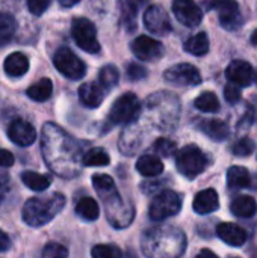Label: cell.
<instances>
[{"label": "cell", "instance_id": "d590c367", "mask_svg": "<svg viewBox=\"0 0 257 258\" xmlns=\"http://www.w3.org/2000/svg\"><path fill=\"white\" fill-rule=\"evenodd\" d=\"M91 255L94 258H120L123 257V252L114 245H97L92 248Z\"/></svg>", "mask_w": 257, "mask_h": 258}, {"label": "cell", "instance_id": "2e32d148", "mask_svg": "<svg viewBox=\"0 0 257 258\" xmlns=\"http://www.w3.org/2000/svg\"><path fill=\"white\" fill-rule=\"evenodd\" d=\"M9 139L18 147H29L36 141V130L26 119H14L8 127Z\"/></svg>", "mask_w": 257, "mask_h": 258}, {"label": "cell", "instance_id": "5bb4252c", "mask_svg": "<svg viewBox=\"0 0 257 258\" xmlns=\"http://www.w3.org/2000/svg\"><path fill=\"white\" fill-rule=\"evenodd\" d=\"M130 48H132L133 54L139 60H144V62L158 60L164 56V51H165L161 41H156L147 35H141L135 41H132Z\"/></svg>", "mask_w": 257, "mask_h": 258}, {"label": "cell", "instance_id": "f35d334b", "mask_svg": "<svg viewBox=\"0 0 257 258\" xmlns=\"http://www.w3.org/2000/svg\"><path fill=\"white\" fill-rule=\"evenodd\" d=\"M50 3L52 0H27V9L30 11V14L39 17L47 11Z\"/></svg>", "mask_w": 257, "mask_h": 258}, {"label": "cell", "instance_id": "4316f807", "mask_svg": "<svg viewBox=\"0 0 257 258\" xmlns=\"http://www.w3.org/2000/svg\"><path fill=\"white\" fill-rule=\"evenodd\" d=\"M209 47H211L209 45V38H208V35L204 32H200L197 35L191 36L183 45L185 51H188V53H191L194 56H204L209 51Z\"/></svg>", "mask_w": 257, "mask_h": 258}, {"label": "cell", "instance_id": "9a60e30c", "mask_svg": "<svg viewBox=\"0 0 257 258\" xmlns=\"http://www.w3.org/2000/svg\"><path fill=\"white\" fill-rule=\"evenodd\" d=\"M173 12L186 27H197L203 20V12L194 0H174Z\"/></svg>", "mask_w": 257, "mask_h": 258}, {"label": "cell", "instance_id": "7a4b0ae2", "mask_svg": "<svg viewBox=\"0 0 257 258\" xmlns=\"http://www.w3.org/2000/svg\"><path fill=\"white\" fill-rule=\"evenodd\" d=\"M92 186L105 206L109 224L118 230L127 228L135 218V207L123 200L114 180L106 174H95L92 177Z\"/></svg>", "mask_w": 257, "mask_h": 258}, {"label": "cell", "instance_id": "5b68a950", "mask_svg": "<svg viewBox=\"0 0 257 258\" xmlns=\"http://www.w3.org/2000/svg\"><path fill=\"white\" fill-rule=\"evenodd\" d=\"M65 207V197L62 194H52L44 198H30L23 206V221L33 228L42 227L55 219Z\"/></svg>", "mask_w": 257, "mask_h": 258}, {"label": "cell", "instance_id": "484cf974", "mask_svg": "<svg viewBox=\"0 0 257 258\" xmlns=\"http://www.w3.org/2000/svg\"><path fill=\"white\" fill-rule=\"evenodd\" d=\"M76 213H77L79 218L92 222V221H97L98 219L100 209H98V204H97V201L94 198L85 197V198H82L76 204Z\"/></svg>", "mask_w": 257, "mask_h": 258}, {"label": "cell", "instance_id": "836d02e7", "mask_svg": "<svg viewBox=\"0 0 257 258\" xmlns=\"http://www.w3.org/2000/svg\"><path fill=\"white\" fill-rule=\"evenodd\" d=\"M120 80V71L115 65H105L98 73V83L105 88H114Z\"/></svg>", "mask_w": 257, "mask_h": 258}, {"label": "cell", "instance_id": "52a82bcc", "mask_svg": "<svg viewBox=\"0 0 257 258\" xmlns=\"http://www.w3.org/2000/svg\"><path fill=\"white\" fill-rule=\"evenodd\" d=\"M182 209V197L174 190H162L150 204V219L155 222L165 221L171 216H176Z\"/></svg>", "mask_w": 257, "mask_h": 258}, {"label": "cell", "instance_id": "7dc6e473", "mask_svg": "<svg viewBox=\"0 0 257 258\" xmlns=\"http://www.w3.org/2000/svg\"><path fill=\"white\" fill-rule=\"evenodd\" d=\"M64 8H71V6H74V5H77L80 0H58Z\"/></svg>", "mask_w": 257, "mask_h": 258}, {"label": "cell", "instance_id": "74e56055", "mask_svg": "<svg viewBox=\"0 0 257 258\" xmlns=\"http://www.w3.org/2000/svg\"><path fill=\"white\" fill-rule=\"evenodd\" d=\"M67 255H68L67 248L59 245V243H55V242L48 243L42 251V257L44 258H64Z\"/></svg>", "mask_w": 257, "mask_h": 258}, {"label": "cell", "instance_id": "f1b7e54d", "mask_svg": "<svg viewBox=\"0 0 257 258\" xmlns=\"http://www.w3.org/2000/svg\"><path fill=\"white\" fill-rule=\"evenodd\" d=\"M21 181H23L30 190L42 192V190H45V189L50 186L52 178L47 177V175L33 172V171H24V172L21 174Z\"/></svg>", "mask_w": 257, "mask_h": 258}, {"label": "cell", "instance_id": "603a6c76", "mask_svg": "<svg viewBox=\"0 0 257 258\" xmlns=\"http://www.w3.org/2000/svg\"><path fill=\"white\" fill-rule=\"evenodd\" d=\"M230 210L235 216L238 218H244L248 219L251 216H254L257 212V203L254 198L247 197V195H241L233 198L232 204H230Z\"/></svg>", "mask_w": 257, "mask_h": 258}, {"label": "cell", "instance_id": "f6af8a7d", "mask_svg": "<svg viewBox=\"0 0 257 258\" xmlns=\"http://www.w3.org/2000/svg\"><path fill=\"white\" fill-rule=\"evenodd\" d=\"M161 187V183H142L141 184V189L144 194H151V190H156Z\"/></svg>", "mask_w": 257, "mask_h": 258}, {"label": "cell", "instance_id": "d6a6232c", "mask_svg": "<svg viewBox=\"0 0 257 258\" xmlns=\"http://www.w3.org/2000/svg\"><path fill=\"white\" fill-rule=\"evenodd\" d=\"M194 106L198 110L208 112V113H214L220 110V101L214 92H203L201 95H198L194 101Z\"/></svg>", "mask_w": 257, "mask_h": 258}, {"label": "cell", "instance_id": "e0dca14e", "mask_svg": "<svg viewBox=\"0 0 257 258\" xmlns=\"http://www.w3.org/2000/svg\"><path fill=\"white\" fill-rule=\"evenodd\" d=\"M226 76L232 83H235L241 88L250 86L251 83H254V70L245 60H233L227 67Z\"/></svg>", "mask_w": 257, "mask_h": 258}, {"label": "cell", "instance_id": "ac0fdd59", "mask_svg": "<svg viewBox=\"0 0 257 258\" xmlns=\"http://www.w3.org/2000/svg\"><path fill=\"white\" fill-rule=\"evenodd\" d=\"M105 95H106L105 88L97 82H88L79 88V98L82 104L88 109H97L103 103Z\"/></svg>", "mask_w": 257, "mask_h": 258}, {"label": "cell", "instance_id": "30bf717a", "mask_svg": "<svg viewBox=\"0 0 257 258\" xmlns=\"http://www.w3.org/2000/svg\"><path fill=\"white\" fill-rule=\"evenodd\" d=\"M53 63L61 74L71 80H79L86 73V65L83 63V60L79 59L68 47H61L55 53Z\"/></svg>", "mask_w": 257, "mask_h": 258}, {"label": "cell", "instance_id": "44dd1931", "mask_svg": "<svg viewBox=\"0 0 257 258\" xmlns=\"http://www.w3.org/2000/svg\"><path fill=\"white\" fill-rule=\"evenodd\" d=\"M3 68H5V73L9 76V77H21L27 73L29 70V59L20 53V51H15L12 54H9L5 62H3Z\"/></svg>", "mask_w": 257, "mask_h": 258}, {"label": "cell", "instance_id": "4dcf8cb0", "mask_svg": "<svg viewBox=\"0 0 257 258\" xmlns=\"http://www.w3.org/2000/svg\"><path fill=\"white\" fill-rule=\"evenodd\" d=\"M15 30H17L15 18L11 14L0 12V45L8 44L15 35Z\"/></svg>", "mask_w": 257, "mask_h": 258}, {"label": "cell", "instance_id": "3957f363", "mask_svg": "<svg viewBox=\"0 0 257 258\" xmlns=\"http://www.w3.org/2000/svg\"><path fill=\"white\" fill-rule=\"evenodd\" d=\"M186 248L183 231L170 225H159L147 230L141 239V251L151 258L180 257Z\"/></svg>", "mask_w": 257, "mask_h": 258}, {"label": "cell", "instance_id": "60d3db41", "mask_svg": "<svg viewBox=\"0 0 257 258\" xmlns=\"http://www.w3.org/2000/svg\"><path fill=\"white\" fill-rule=\"evenodd\" d=\"M147 70L142 67V65H138V63H130L127 67V76L130 80H142L144 77H147Z\"/></svg>", "mask_w": 257, "mask_h": 258}, {"label": "cell", "instance_id": "bcb514c9", "mask_svg": "<svg viewBox=\"0 0 257 258\" xmlns=\"http://www.w3.org/2000/svg\"><path fill=\"white\" fill-rule=\"evenodd\" d=\"M8 180H9L8 172L3 169V166H0V187H2L3 184H6V183H8Z\"/></svg>", "mask_w": 257, "mask_h": 258}, {"label": "cell", "instance_id": "cb8c5ba5", "mask_svg": "<svg viewBox=\"0 0 257 258\" xmlns=\"http://www.w3.org/2000/svg\"><path fill=\"white\" fill-rule=\"evenodd\" d=\"M136 171L144 177H158L164 172V163L156 156H142L136 162Z\"/></svg>", "mask_w": 257, "mask_h": 258}, {"label": "cell", "instance_id": "7bdbcfd3", "mask_svg": "<svg viewBox=\"0 0 257 258\" xmlns=\"http://www.w3.org/2000/svg\"><path fill=\"white\" fill-rule=\"evenodd\" d=\"M253 118H254V112H253V109H248V110L245 112V115L242 116V119L239 121V127H241L242 130L248 128V127L251 125V122H253Z\"/></svg>", "mask_w": 257, "mask_h": 258}, {"label": "cell", "instance_id": "8fae6325", "mask_svg": "<svg viewBox=\"0 0 257 258\" xmlns=\"http://www.w3.org/2000/svg\"><path fill=\"white\" fill-rule=\"evenodd\" d=\"M208 9H215L220 23L227 30H235L241 26V11L236 0H208Z\"/></svg>", "mask_w": 257, "mask_h": 258}, {"label": "cell", "instance_id": "ffe728a7", "mask_svg": "<svg viewBox=\"0 0 257 258\" xmlns=\"http://www.w3.org/2000/svg\"><path fill=\"white\" fill-rule=\"evenodd\" d=\"M217 234L224 243L233 248H239L247 242V233L235 224H220L217 227Z\"/></svg>", "mask_w": 257, "mask_h": 258}, {"label": "cell", "instance_id": "4fadbf2b", "mask_svg": "<svg viewBox=\"0 0 257 258\" xmlns=\"http://www.w3.org/2000/svg\"><path fill=\"white\" fill-rule=\"evenodd\" d=\"M144 26L155 35L165 36L173 30L167 11L159 5H151L144 12Z\"/></svg>", "mask_w": 257, "mask_h": 258}, {"label": "cell", "instance_id": "1f68e13d", "mask_svg": "<svg viewBox=\"0 0 257 258\" xmlns=\"http://www.w3.org/2000/svg\"><path fill=\"white\" fill-rule=\"evenodd\" d=\"M83 166H108L111 163L109 154L101 148H91L82 157Z\"/></svg>", "mask_w": 257, "mask_h": 258}, {"label": "cell", "instance_id": "d6986e66", "mask_svg": "<svg viewBox=\"0 0 257 258\" xmlns=\"http://www.w3.org/2000/svg\"><path fill=\"white\" fill-rule=\"evenodd\" d=\"M218 207H220V200H218L217 190L214 189H204L198 192L192 203V209L197 215L214 213L215 210H218Z\"/></svg>", "mask_w": 257, "mask_h": 258}, {"label": "cell", "instance_id": "6da1fadb", "mask_svg": "<svg viewBox=\"0 0 257 258\" xmlns=\"http://www.w3.org/2000/svg\"><path fill=\"white\" fill-rule=\"evenodd\" d=\"M41 153L50 171L62 178L77 177L82 171L80 144L53 122H45L41 130Z\"/></svg>", "mask_w": 257, "mask_h": 258}, {"label": "cell", "instance_id": "277c9868", "mask_svg": "<svg viewBox=\"0 0 257 258\" xmlns=\"http://www.w3.org/2000/svg\"><path fill=\"white\" fill-rule=\"evenodd\" d=\"M142 121H151L153 127L162 132L174 128L179 118V100L168 92H156L145 100L144 110L138 115Z\"/></svg>", "mask_w": 257, "mask_h": 258}, {"label": "cell", "instance_id": "7402d4cb", "mask_svg": "<svg viewBox=\"0 0 257 258\" xmlns=\"http://www.w3.org/2000/svg\"><path fill=\"white\" fill-rule=\"evenodd\" d=\"M200 130L206 136H209L212 141H217V142L226 141L230 135L229 125L221 119H204L200 122Z\"/></svg>", "mask_w": 257, "mask_h": 258}, {"label": "cell", "instance_id": "b9f144b4", "mask_svg": "<svg viewBox=\"0 0 257 258\" xmlns=\"http://www.w3.org/2000/svg\"><path fill=\"white\" fill-rule=\"evenodd\" d=\"M14 162H15L14 154H12V153H9L8 150L0 148V166H3V168H9V166H12V165H14Z\"/></svg>", "mask_w": 257, "mask_h": 258}, {"label": "cell", "instance_id": "d4e9b609", "mask_svg": "<svg viewBox=\"0 0 257 258\" xmlns=\"http://www.w3.org/2000/svg\"><path fill=\"white\" fill-rule=\"evenodd\" d=\"M251 178H250V172L247 168L244 166H232L227 171V184L230 190H239V189H245L250 187Z\"/></svg>", "mask_w": 257, "mask_h": 258}, {"label": "cell", "instance_id": "ba28073f", "mask_svg": "<svg viewBox=\"0 0 257 258\" xmlns=\"http://www.w3.org/2000/svg\"><path fill=\"white\" fill-rule=\"evenodd\" d=\"M71 33L76 44L86 53L95 54L101 50L100 42L97 39V29L91 20L85 17H77L71 23Z\"/></svg>", "mask_w": 257, "mask_h": 258}, {"label": "cell", "instance_id": "8992f818", "mask_svg": "<svg viewBox=\"0 0 257 258\" xmlns=\"http://www.w3.org/2000/svg\"><path fill=\"white\" fill-rule=\"evenodd\" d=\"M208 163L206 154L197 145H186L176 156L177 171L189 180L198 177L208 168Z\"/></svg>", "mask_w": 257, "mask_h": 258}, {"label": "cell", "instance_id": "ab89813d", "mask_svg": "<svg viewBox=\"0 0 257 258\" xmlns=\"http://www.w3.org/2000/svg\"><path fill=\"white\" fill-rule=\"evenodd\" d=\"M241 95H242L241 86H238V85H235V83H232V82L224 88V97H226V100H227L230 104H235L236 101H239V100H241Z\"/></svg>", "mask_w": 257, "mask_h": 258}, {"label": "cell", "instance_id": "83f0119b", "mask_svg": "<svg viewBox=\"0 0 257 258\" xmlns=\"http://www.w3.org/2000/svg\"><path fill=\"white\" fill-rule=\"evenodd\" d=\"M52 92H53V83L50 79H41L38 83L32 85L29 89H27V97L33 101H38V103H42L45 100H48L52 97Z\"/></svg>", "mask_w": 257, "mask_h": 258}, {"label": "cell", "instance_id": "681fc988", "mask_svg": "<svg viewBox=\"0 0 257 258\" xmlns=\"http://www.w3.org/2000/svg\"><path fill=\"white\" fill-rule=\"evenodd\" d=\"M250 41H251V44L253 45H257V29L251 33V38H250Z\"/></svg>", "mask_w": 257, "mask_h": 258}, {"label": "cell", "instance_id": "f546056e", "mask_svg": "<svg viewBox=\"0 0 257 258\" xmlns=\"http://www.w3.org/2000/svg\"><path fill=\"white\" fill-rule=\"evenodd\" d=\"M148 0H126L124 9H123V23L127 26L129 32L133 29L136 30V15L138 11L147 3Z\"/></svg>", "mask_w": 257, "mask_h": 258}, {"label": "cell", "instance_id": "ee69618b", "mask_svg": "<svg viewBox=\"0 0 257 258\" xmlns=\"http://www.w3.org/2000/svg\"><path fill=\"white\" fill-rule=\"evenodd\" d=\"M11 248V239L0 230V252H6Z\"/></svg>", "mask_w": 257, "mask_h": 258}, {"label": "cell", "instance_id": "e575fe53", "mask_svg": "<svg viewBox=\"0 0 257 258\" xmlns=\"http://www.w3.org/2000/svg\"><path fill=\"white\" fill-rule=\"evenodd\" d=\"M153 151L162 157H171L173 154H176L177 151V145L176 142H173L171 139H167V138H159L155 141L153 144Z\"/></svg>", "mask_w": 257, "mask_h": 258}, {"label": "cell", "instance_id": "f907efd6", "mask_svg": "<svg viewBox=\"0 0 257 258\" xmlns=\"http://www.w3.org/2000/svg\"><path fill=\"white\" fill-rule=\"evenodd\" d=\"M254 82L257 83V71H254Z\"/></svg>", "mask_w": 257, "mask_h": 258}, {"label": "cell", "instance_id": "c3c4849f", "mask_svg": "<svg viewBox=\"0 0 257 258\" xmlns=\"http://www.w3.org/2000/svg\"><path fill=\"white\" fill-rule=\"evenodd\" d=\"M198 257H212V258H215V257H217V254H214L212 251H208V249H204V251H201V252L198 254Z\"/></svg>", "mask_w": 257, "mask_h": 258}, {"label": "cell", "instance_id": "8d00e7d4", "mask_svg": "<svg viewBox=\"0 0 257 258\" xmlns=\"http://www.w3.org/2000/svg\"><path fill=\"white\" fill-rule=\"evenodd\" d=\"M232 150H233V154H235V156L247 157V156H250V154L254 153V150H256V142L251 141L250 138H242V139H239L238 142H235V145H233Z\"/></svg>", "mask_w": 257, "mask_h": 258}, {"label": "cell", "instance_id": "7c38bea8", "mask_svg": "<svg viewBox=\"0 0 257 258\" xmlns=\"http://www.w3.org/2000/svg\"><path fill=\"white\" fill-rule=\"evenodd\" d=\"M164 77L168 83H173L177 86H195L201 83L200 71L191 63L174 65L165 71Z\"/></svg>", "mask_w": 257, "mask_h": 258}, {"label": "cell", "instance_id": "9c48e42d", "mask_svg": "<svg viewBox=\"0 0 257 258\" xmlns=\"http://www.w3.org/2000/svg\"><path fill=\"white\" fill-rule=\"evenodd\" d=\"M139 112H141V103L138 97L132 92H127L115 100V103L109 110L108 119L111 121V124H129L138 118Z\"/></svg>", "mask_w": 257, "mask_h": 258}]
</instances>
